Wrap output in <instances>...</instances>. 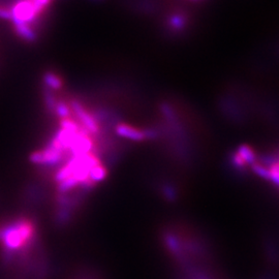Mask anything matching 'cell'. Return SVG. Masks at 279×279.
Instances as JSON below:
<instances>
[{
    "label": "cell",
    "instance_id": "cell-1",
    "mask_svg": "<svg viewBox=\"0 0 279 279\" xmlns=\"http://www.w3.org/2000/svg\"><path fill=\"white\" fill-rule=\"evenodd\" d=\"M9 10L13 23L30 24L36 19L38 15H40L32 0H18Z\"/></svg>",
    "mask_w": 279,
    "mask_h": 279
},
{
    "label": "cell",
    "instance_id": "cell-2",
    "mask_svg": "<svg viewBox=\"0 0 279 279\" xmlns=\"http://www.w3.org/2000/svg\"><path fill=\"white\" fill-rule=\"evenodd\" d=\"M69 108L70 110H72V112L75 113L77 118L81 121L85 131L88 133H93V135L98 133L99 125L98 122H96V120L85 110V108L78 101H71Z\"/></svg>",
    "mask_w": 279,
    "mask_h": 279
},
{
    "label": "cell",
    "instance_id": "cell-3",
    "mask_svg": "<svg viewBox=\"0 0 279 279\" xmlns=\"http://www.w3.org/2000/svg\"><path fill=\"white\" fill-rule=\"evenodd\" d=\"M115 131L119 137H122L131 141H143L144 139H146L145 138V133L143 130L124 123L118 124L116 126Z\"/></svg>",
    "mask_w": 279,
    "mask_h": 279
},
{
    "label": "cell",
    "instance_id": "cell-4",
    "mask_svg": "<svg viewBox=\"0 0 279 279\" xmlns=\"http://www.w3.org/2000/svg\"><path fill=\"white\" fill-rule=\"evenodd\" d=\"M16 33L27 42H34L36 40V33L26 23H14Z\"/></svg>",
    "mask_w": 279,
    "mask_h": 279
},
{
    "label": "cell",
    "instance_id": "cell-5",
    "mask_svg": "<svg viewBox=\"0 0 279 279\" xmlns=\"http://www.w3.org/2000/svg\"><path fill=\"white\" fill-rule=\"evenodd\" d=\"M44 83L46 86L51 90H59L63 85L62 80L60 79V77L51 71H48L44 75Z\"/></svg>",
    "mask_w": 279,
    "mask_h": 279
},
{
    "label": "cell",
    "instance_id": "cell-6",
    "mask_svg": "<svg viewBox=\"0 0 279 279\" xmlns=\"http://www.w3.org/2000/svg\"><path fill=\"white\" fill-rule=\"evenodd\" d=\"M242 161L244 162V164H250L253 165L256 163V154H254V151L247 146V145H241L238 149V153H237Z\"/></svg>",
    "mask_w": 279,
    "mask_h": 279
},
{
    "label": "cell",
    "instance_id": "cell-7",
    "mask_svg": "<svg viewBox=\"0 0 279 279\" xmlns=\"http://www.w3.org/2000/svg\"><path fill=\"white\" fill-rule=\"evenodd\" d=\"M106 175H107L106 167L104 166H102L101 164L93 167L89 172V178L93 183L94 182H99V181L103 180L106 177Z\"/></svg>",
    "mask_w": 279,
    "mask_h": 279
},
{
    "label": "cell",
    "instance_id": "cell-8",
    "mask_svg": "<svg viewBox=\"0 0 279 279\" xmlns=\"http://www.w3.org/2000/svg\"><path fill=\"white\" fill-rule=\"evenodd\" d=\"M54 112H55V114H56L60 119H65V118H69V117H70L71 110H70L69 106H67L65 103L59 102V103L56 104Z\"/></svg>",
    "mask_w": 279,
    "mask_h": 279
},
{
    "label": "cell",
    "instance_id": "cell-9",
    "mask_svg": "<svg viewBox=\"0 0 279 279\" xmlns=\"http://www.w3.org/2000/svg\"><path fill=\"white\" fill-rule=\"evenodd\" d=\"M60 128L68 130V131H72V132H79L81 131L80 125L76 122L75 120H72L70 118H65V119H61L60 120Z\"/></svg>",
    "mask_w": 279,
    "mask_h": 279
},
{
    "label": "cell",
    "instance_id": "cell-10",
    "mask_svg": "<svg viewBox=\"0 0 279 279\" xmlns=\"http://www.w3.org/2000/svg\"><path fill=\"white\" fill-rule=\"evenodd\" d=\"M252 169H253L254 173H256L258 176H261V177H263L265 179L272 180L271 173H270V168H267L266 167H264L262 165H259V164L254 163L252 165Z\"/></svg>",
    "mask_w": 279,
    "mask_h": 279
},
{
    "label": "cell",
    "instance_id": "cell-11",
    "mask_svg": "<svg viewBox=\"0 0 279 279\" xmlns=\"http://www.w3.org/2000/svg\"><path fill=\"white\" fill-rule=\"evenodd\" d=\"M45 103L48 107V109H49L50 111H54L55 110V107H56V99H55V96L50 92V91H46L45 92Z\"/></svg>",
    "mask_w": 279,
    "mask_h": 279
},
{
    "label": "cell",
    "instance_id": "cell-12",
    "mask_svg": "<svg viewBox=\"0 0 279 279\" xmlns=\"http://www.w3.org/2000/svg\"><path fill=\"white\" fill-rule=\"evenodd\" d=\"M32 2L34 4L36 10H38L39 14H40L48 5H49V3L51 2V0H32Z\"/></svg>",
    "mask_w": 279,
    "mask_h": 279
},
{
    "label": "cell",
    "instance_id": "cell-13",
    "mask_svg": "<svg viewBox=\"0 0 279 279\" xmlns=\"http://www.w3.org/2000/svg\"><path fill=\"white\" fill-rule=\"evenodd\" d=\"M0 19L3 20H11L10 10L4 7H0Z\"/></svg>",
    "mask_w": 279,
    "mask_h": 279
},
{
    "label": "cell",
    "instance_id": "cell-14",
    "mask_svg": "<svg viewBox=\"0 0 279 279\" xmlns=\"http://www.w3.org/2000/svg\"><path fill=\"white\" fill-rule=\"evenodd\" d=\"M172 24H173L174 27L179 28V27H182V25H183V21H182V18H180V17H174L172 19Z\"/></svg>",
    "mask_w": 279,
    "mask_h": 279
},
{
    "label": "cell",
    "instance_id": "cell-15",
    "mask_svg": "<svg viewBox=\"0 0 279 279\" xmlns=\"http://www.w3.org/2000/svg\"><path fill=\"white\" fill-rule=\"evenodd\" d=\"M192 1H196V0H192Z\"/></svg>",
    "mask_w": 279,
    "mask_h": 279
}]
</instances>
